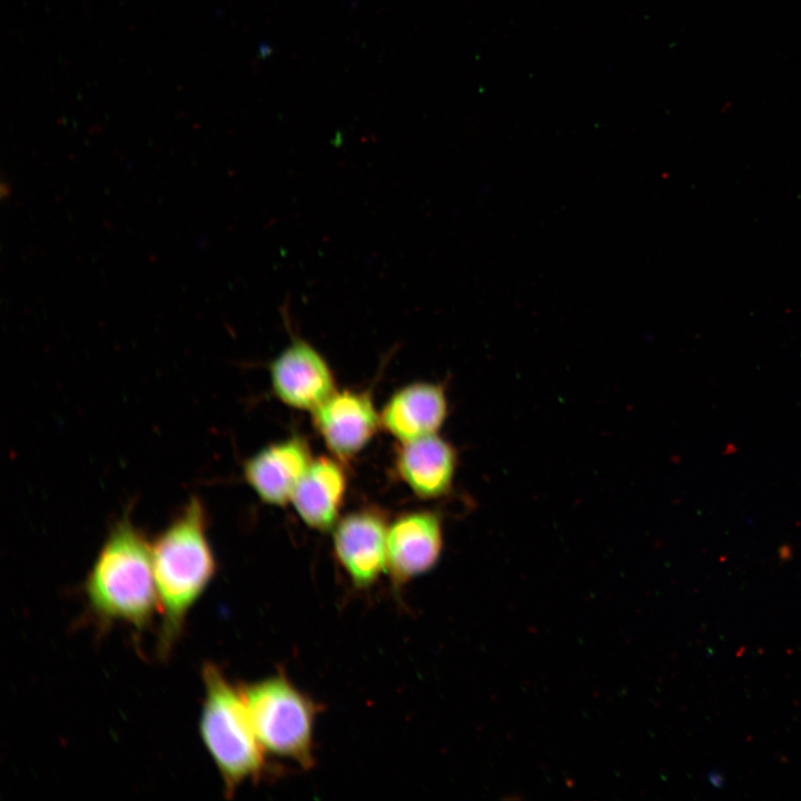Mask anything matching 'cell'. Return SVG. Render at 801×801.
Instances as JSON below:
<instances>
[{
    "instance_id": "cell-1",
    "label": "cell",
    "mask_w": 801,
    "mask_h": 801,
    "mask_svg": "<svg viewBox=\"0 0 801 801\" xmlns=\"http://www.w3.org/2000/svg\"><path fill=\"white\" fill-rule=\"evenodd\" d=\"M207 528L205 504L194 495L151 543L161 616L157 651L161 657L172 650L188 614L216 575L217 561Z\"/></svg>"
},
{
    "instance_id": "cell-4",
    "label": "cell",
    "mask_w": 801,
    "mask_h": 801,
    "mask_svg": "<svg viewBox=\"0 0 801 801\" xmlns=\"http://www.w3.org/2000/svg\"><path fill=\"white\" fill-rule=\"evenodd\" d=\"M265 752L304 770L314 763V725L320 706L284 674L240 686Z\"/></svg>"
},
{
    "instance_id": "cell-8",
    "label": "cell",
    "mask_w": 801,
    "mask_h": 801,
    "mask_svg": "<svg viewBox=\"0 0 801 801\" xmlns=\"http://www.w3.org/2000/svg\"><path fill=\"white\" fill-rule=\"evenodd\" d=\"M441 517L418 510L396 517L387 531V573L395 586L406 584L437 564L443 551Z\"/></svg>"
},
{
    "instance_id": "cell-10",
    "label": "cell",
    "mask_w": 801,
    "mask_h": 801,
    "mask_svg": "<svg viewBox=\"0 0 801 801\" xmlns=\"http://www.w3.org/2000/svg\"><path fill=\"white\" fill-rule=\"evenodd\" d=\"M447 412L443 385L415 382L393 393L380 412V424L399 443H404L437 434Z\"/></svg>"
},
{
    "instance_id": "cell-9",
    "label": "cell",
    "mask_w": 801,
    "mask_h": 801,
    "mask_svg": "<svg viewBox=\"0 0 801 801\" xmlns=\"http://www.w3.org/2000/svg\"><path fill=\"white\" fill-rule=\"evenodd\" d=\"M312 461L308 443L303 437L290 436L248 457L243 464V477L260 501L283 506L290 503Z\"/></svg>"
},
{
    "instance_id": "cell-6",
    "label": "cell",
    "mask_w": 801,
    "mask_h": 801,
    "mask_svg": "<svg viewBox=\"0 0 801 801\" xmlns=\"http://www.w3.org/2000/svg\"><path fill=\"white\" fill-rule=\"evenodd\" d=\"M274 394L285 405L314 412L337 389L325 357L310 343L291 335L289 344L269 363Z\"/></svg>"
},
{
    "instance_id": "cell-5",
    "label": "cell",
    "mask_w": 801,
    "mask_h": 801,
    "mask_svg": "<svg viewBox=\"0 0 801 801\" xmlns=\"http://www.w3.org/2000/svg\"><path fill=\"white\" fill-rule=\"evenodd\" d=\"M388 523L373 507L354 511L333 528L336 561L354 586L368 589L387 572Z\"/></svg>"
},
{
    "instance_id": "cell-2",
    "label": "cell",
    "mask_w": 801,
    "mask_h": 801,
    "mask_svg": "<svg viewBox=\"0 0 801 801\" xmlns=\"http://www.w3.org/2000/svg\"><path fill=\"white\" fill-rule=\"evenodd\" d=\"M82 590L89 612L103 625L144 631L159 612L151 543L128 514L110 527Z\"/></svg>"
},
{
    "instance_id": "cell-11",
    "label": "cell",
    "mask_w": 801,
    "mask_h": 801,
    "mask_svg": "<svg viewBox=\"0 0 801 801\" xmlns=\"http://www.w3.org/2000/svg\"><path fill=\"white\" fill-rule=\"evenodd\" d=\"M395 467L399 478L418 497L425 500L446 495L453 486L457 453L437 434L400 443Z\"/></svg>"
},
{
    "instance_id": "cell-12",
    "label": "cell",
    "mask_w": 801,
    "mask_h": 801,
    "mask_svg": "<svg viewBox=\"0 0 801 801\" xmlns=\"http://www.w3.org/2000/svg\"><path fill=\"white\" fill-rule=\"evenodd\" d=\"M347 490V476L336 457L313 458L298 482L290 503L299 518L317 531L333 530Z\"/></svg>"
},
{
    "instance_id": "cell-3",
    "label": "cell",
    "mask_w": 801,
    "mask_h": 801,
    "mask_svg": "<svg viewBox=\"0 0 801 801\" xmlns=\"http://www.w3.org/2000/svg\"><path fill=\"white\" fill-rule=\"evenodd\" d=\"M205 696L199 718V733L212 759L224 792L231 798L248 780L263 774L265 751L257 738L240 690L212 663L202 668Z\"/></svg>"
},
{
    "instance_id": "cell-7",
    "label": "cell",
    "mask_w": 801,
    "mask_h": 801,
    "mask_svg": "<svg viewBox=\"0 0 801 801\" xmlns=\"http://www.w3.org/2000/svg\"><path fill=\"white\" fill-rule=\"evenodd\" d=\"M313 423L329 452L339 461L360 453L376 435L380 413L364 390H336L313 412Z\"/></svg>"
}]
</instances>
